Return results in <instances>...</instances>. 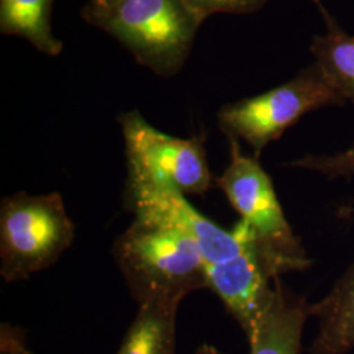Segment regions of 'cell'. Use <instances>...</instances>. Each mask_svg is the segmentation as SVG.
Masks as SVG:
<instances>
[{"label": "cell", "mask_w": 354, "mask_h": 354, "mask_svg": "<svg viewBox=\"0 0 354 354\" xmlns=\"http://www.w3.org/2000/svg\"><path fill=\"white\" fill-rule=\"evenodd\" d=\"M178 306L175 302L140 304L115 354H177Z\"/></svg>", "instance_id": "10"}, {"label": "cell", "mask_w": 354, "mask_h": 354, "mask_svg": "<svg viewBox=\"0 0 354 354\" xmlns=\"http://www.w3.org/2000/svg\"><path fill=\"white\" fill-rule=\"evenodd\" d=\"M320 11L327 32L314 38L311 53L333 88L345 102H354V36L345 33L324 8Z\"/></svg>", "instance_id": "12"}, {"label": "cell", "mask_w": 354, "mask_h": 354, "mask_svg": "<svg viewBox=\"0 0 354 354\" xmlns=\"http://www.w3.org/2000/svg\"><path fill=\"white\" fill-rule=\"evenodd\" d=\"M114 261L137 304H181L207 289V266L196 241L165 222L134 216L114 241Z\"/></svg>", "instance_id": "1"}, {"label": "cell", "mask_w": 354, "mask_h": 354, "mask_svg": "<svg viewBox=\"0 0 354 354\" xmlns=\"http://www.w3.org/2000/svg\"><path fill=\"white\" fill-rule=\"evenodd\" d=\"M0 354H35L28 346L26 330L3 323L0 326Z\"/></svg>", "instance_id": "15"}, {"label": "cell", "mask_w": 354, "mask_h": 354, "mask_svg": "<svg viewBox=\"0 0 354 354\" xmlns=\"http://www.w3.org/2000/svg\"><path fill=\"white\" fill-rule=\"evenodd\" d=\"M292 168L320 172L329 177L354 176V143L348 150L335 155H307L289 163Z\"/></svg>", "instance_id": "13"}, {"label": "cell", "mask_w": 354, "mask_h": 354, "mask_svg": "<svg viewBox=\"0 0 354 354\" xmlns=\"http://www.w3.org/2000/svg\"><path fill=\"white\" fill-rule=\"evenodd\" d=\"M311 304L276 279L273 294L245 335L250 354H299Z\"/></svg>", "instance_id": "8"}, {"label": "cell", "mask_w": 354, "mask_h": 354, "mask_svg": "<svg viewBox=\"0 0 354 354\" xmlns=\"http://www.w3.org/2000/svg\"><path fill=\"white\" fill-rule=\"evenodd\" d=\"M345 102L314 62L282 86L223 105L218 124L227 138L244 140L259 158L270 142L279 140L304 114Z\"/></svg>", "instance_id": "5"}, {"label": "cell", "mask_w": 354, "mask_h": 354, "mask_svg": "<svg viewBox=\"0 0 354 354\" xmlns=\"http://www.w3.org/2000/svg\"><path fill=\"white\" fill-rule=\"evenodd\" d=\"M54 0H0V30L20 36L36 49L51 57L59 55L62 42L51 32V6Z\"/></svg>", "instance_id": "11"}, {"label": "cell", "mask_w": 354, "mask_h": 354, "mask_svg": "<svg viewBox=\"0 0 354 354\" xmlns=\"http://www.w3.org/2000/svg\"><path fill=\"white\" fill-rule=\"evenodd\" d=\"M201 21H205L214 13H235L245 15L260 11L266 0H184Z\"/></svg>", "instance_id": "14"}, {"label": "cell", "mask_w": 354, "mask_h": 354, "mask_svg": "<svg viewBox=\"0 0 354 354\" xmlns=\"http://www.w3.org/2000/svg\"><path fill=\"white\" fill-rule=\"evenodd\" d=\"M231 160L214 184L225 193L228 203L241 215V221L254 244L279 269V274L304 270L311 264L281 207L273 181L257 158L244 155L239 140L228 138Z\"/></svg>", "instance_id": "4"}, {"label": "cell", "mask_w": 354, "mask_h": 354, "mask_svg": "<svg viewBox=\"0 0 354 354\" xmlns=\"http://www.w3.org/2000/svg\"><path fill=\"white\" fill-rule=\"evenodd\" d=\"M120 1L121 0H89L88 4L86 6V8L100 11V10L111 8V7H113L114 4L120 3Z\"/></svg>", "instance_id": "16"}, {"label": "cell", "mask_w": 354, "mask_h": 354, "mask_svg": "<svg viewBox=\"0 0 354 354\" xmlns=\"http://www.w3.org/2000/svg\"><path fill=\"white\" fill-rule=\"evenodd\" d=\"M75 225L59 193L19 192L0 203V276L29 279L54 266L75 239Z\"/></svg>", "instance_id": "3"}, {"label": "cell", "mask_w": 354, "mask_h": 354, "mask_svg": "<svg viewBox=\"0 0 354 354\" xmlns=\"http://www.w3.org/2000/svg\"><path fill=\"white\" fill-rule=\"evenodd\" d=\"M193 354H222L218 348H215L214 345L210 344H203L200 345L196 352Z\"/></svg>", "instance_id": "17"}, {"label": "cell", "mask_w": 354, "mask_h": 354, "mask_svg": "<svg viewBox=\"0 0 354 354\" xmlns=\"http://www.w3.org/2000/svg\"><path fill=\"white\" fill-rule=\"evenodd\" d=\"M83 17L160 76L183 68L203 24L184 0H121L100 11L84 7Z\"/></svg>", "instance_id": "2"}, {"label": "cell", "mask_w": 354, "mask_h": 354, "mask_svg": "<svg viewBox=\"0 0 354 354\" xmlns=\"http://www.w3.org/2000/svg\"><path fill=\"white\" fill-rule=\"evenodd\" d=\"M317 333L308 354H346L354 349V263L320 302L311 304Z\"/></svg>", "instance_id": "9"}, {"label": "cell", "mask_w": 354, "mask_h": 354, "mask_svg": "<svg viewBox=\"0 0 354 354\" xmlns=\"http://www.w3.org/2000/svg\"><path fill=\"white\" fill-rule=\"evenodd\" d=\"M314 1L317 3V6L319 7V8H322V4H320V1H319V0H314Z\"/></svg>", "instance_id": "18"}, {"label": "cell", "mask_w": 354, "mask_h": 354, "mask_svg": "<svg viewBox=\"0 0 354 354\" xmlns=\"http://www.w3.org/2000/svg\"><path fill=\"white\" fill-rule=\"evenodd\" d=\"M127 205L134 216L165 222L188 235L198 245L207 268L235 260L252 241L243 223L238 222L231 231L219 227L176 190L127 180Z\"/></svg>", "instance_id": "7"}, {"label": "cell", "mask_w": 354, "mask_h": 354, "mask_svg": "<svg viewBox=\"0 0 354 354\" xmlns=\"http://www.w3.org/2000/svg\"><path fill=\"white\" fill-rule=\"evenodd\" d=\"M125 140L127 180L187 196H203L214 184L205 140L176 138L150 125L138 111L118 117Z\"/></svg>", "instance_id": "6"}]
</instances>
